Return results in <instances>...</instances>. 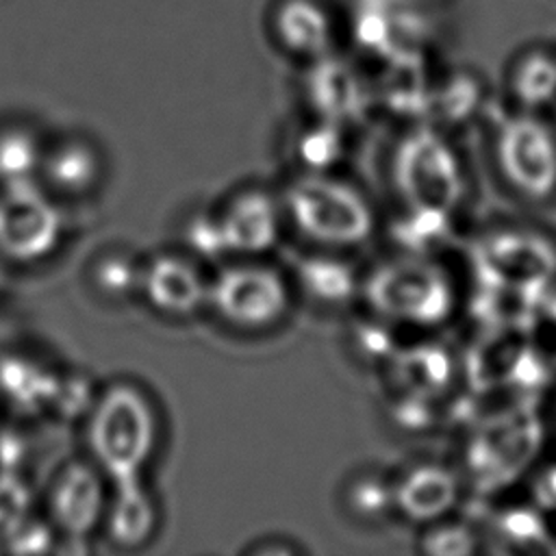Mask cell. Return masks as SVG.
I'll return each mask as SVG.
<instances>
[{
  "label": "cell",
  "instance_id": "obj_1",
  "mask_svg": "<svg viewBox=\"0 0 556 556\" xmlns=\"http://www.w3.org/2000/svg\"><path fill=\"white\" fill-rule=\"evenodd\" d=\"M489 163L500 185L521 202L556 198V126L545 113L508 109L489 130Z\"/></svg>",
  "mask_w": 556,
  "mask_h": 556
},
{
  "label": "cell",
  "instance_id": "obj_2",
  "mask_svg": "<svg viewBox=\"0 0 556 556\" xmlns=\"http://www.w3.org/2000/svg\"><path fill=\"white\" fill-rule=\"evenodd\" d=\"M87 437L96 467L113 486L137 484L156 441L154 410L137 387L113 384L96 400Z\"/></svg>",
  "mask_w": 556,
  "mask_h": 556
},
{
  "label": "cell",
  "instance_id": "obj_3",
  "mask_svg": "<svg viewBox=\"0 0 556 556\" xmlns=\"http://www.w3.org/2000/svg\"><path fill=\"white\" fill-rule=\"evenodd\" d=\"M363 291L378 317L419 328L443 324L454 308L447 271L424 254L406 252L378 265Z\"/></svg>",
  "mask_w": 556,
  "mask_h": 556
},
{
  "label": "cell",
  "instance_id": "obj_4",
  "mask_svg": "<svg viewBox=\"0 0 556 556\" xmlns=\"http://www.w3.org/2000/svg\"><path fill=\"white\" fill-rule=\"evenodd\" d=\"M391 178L406 208L452 213L465 198L463 159L437 126H419L395 146Z\"/></svg>",
  "mask_w": 556,
  "mask_h": 556
},
{
  "label": "cell",
  "instance_id": "obj_5",
  "mask_svg": "<svg viewBox=\"0 0 556 556\" xmlns=\"http://www.w3.org/2000/svg\"><path fill=\"white\" fill-rule=\"evenodd\" d=\"M285 204L295 228L321 245H361L374 230L369 202L352 185L321 172H308L293 180Z\"/></svg>",
  "mask_w": 556,
  "mask_h": 556
},
{
  "label": "cell",
  "instance_id": "obj_6",
  "mask_svg": "<svg viewBox=\"0 0 556 556\" xmlns=\"http://www.w3.org/2000/svg\"><path fill=\"white\" fill-rule=\"evenodd\" d=\"M476 265L482 278L543 293L556 282V239L526 224H497L476 243Z\"/></svg>",
  "mask_w": 556,
  "mask_h": 556
},
{
  "label": "cell",
  "instance_id": "obj_7",
  "mask_svg": "<svg viewBox=\"0 0 556 556\" xmlns=\"http://www.w3.org/2000/svg\"><path fill=\"white\" fill-rule=\"evenodd\" d=\"M543 441V426L528 404H519L491 419L471 437L465 465L482 489H495L523 471Z\"/></svg>",
  "mask_w": 556,
  "mask_h": 556
},
{
  "label": "cell",
  "instance_id": "obj_8",
  "mask_svg": "<svg viewBox=\"0 0 556 556\" xmlns=\"http://www.w3.org/2000/svg\"><path fill=\"white\" fill-rule=\"evenodd\" d=\"M63 235L56 204L33 178L0 182V256L35 263L54 252Z\"/></svg>",
  "mask_w": 556,
  "mask_h": 556
},
{
  "label": "cell",
  "instance_id": "obj_9",
  "mask_svg": "<svg viewBox=\"0 0 556 556\" xmlns=\"http://www.w3.org/2000/svg\"><path fill=\"white\" fill-rule=\"evenodd\" d=\"M208 304L217 315L245 330L276 324L289 304L285 276L263 263H235L208 282Z\"/></svg>",
  "mask_w": 556,
  "mask_h": 556
},
{
  "label": "cell",
  "instance_id": "obj_10",
  "mask_svg": "<svg viewBox=\"0 0 556 556\" xmlns=\"http://www.w3.org/2000/svg\"><path fill=\"white\" fill-rule=\"evenodd\" d=\"M104 473L89 463L65 465L48 493L50 526L70 541H85L104 519L109 495Z\"/></svg>",
  "mask_w": 556,
  "mask_h": 556
},
{
  "label": "cell",
  "instance_id": "obj_11",
  "mask_svg": "<svg viewBox=\"0 0 556 556\" xmlns=\"http://www.w3.org/2000/svg\"><path fill=\"white\" fill-rule=\"evenodd\" d=\"M265 22L271 41L306 63L330 54L339 37V15L328 0H271Z\"/></svg>",
  "mask_w": 556,
  "mask_h": 556
},
{
  "label": "cell",
  "instance_id": "obj_12",
  "mask_svg": "<svg viewBox=\"0 0 556 556\" xmlns=\"http://www.w3.org/2000/svg\"><path fill=\"white\" fill-rule=\"evenodd\" d=\"M532 321L484 326V332L465 354V378L476 391L506 387L515 365L532 345Z\"/></svg>",
  "mask_w": 556,
  "mask_h": 556
},
{
  "label": "cell",
  "instance_id": "obj_13",
  "mask_svg": "<svg viewBox=\"0 0 556 556\" xmlns=\"http://www.w3.org/2000/svg\"><path fill=\"white\" fill-rule=\"evenodd\" d=\"M502 87L510 109L545 113L556 106V43L528 41L513 50Z\"/></svg>",
  "mask_w": 556,
  "mask_h": 556
},
{
  "label": "cell",
  "instance_id": "obj_14",
  "mask_svg": "<svg viewBox=\"0 0 556 556\" xmlns=\"http://www.w3.org/2000/svg\"><path fill=\"white\" fill-rule=\"evenodd\" d=\"M226 252L252 256L271 250L280 235L276 202L258 189H248L230 198L217 215Z\"/></svg>",
  "mask_w": 556,
  "mask_h": 556
},
{
  "label": "cell",
  "instance_id": "obj_15",
  "mask_svg": "<svg viewBox=\"0 0 556 556\" xmlns=\"http://www.w3.org/2000/svg\"><path fill=\"white\" fill-rule=\"evenodd\" d=\"M141 289L154 308L174 317L191 315L208 302V282L198 267L172 254L156 256L143 267Z\"/></svg>",
  "mask_w": 556,
  "mask_h": 556
},
{
  "label": "cell",
  "instance_id": "obj_16",
  "mask_svg": "<svg viewBox=\"0 0 556 556\" xmlns=\"http://www.w3.org/2000/svg\"><path fill=\"white\" fill-rule=\"evenodd\" d=\"M460 497V480L443 465H417L393 486V506L410 521L443 519Z\"/></svg>",
  "mask_w": 556,
  "mask_h": 556
},
{
  "label": "cell",
  "instance_id": "obj_17",
  "mask_svg": "<svg viewBox=\"0 0 556 556\" xmlns=\"http://www.w3.org/2000/svg\"><path fill=\"white\" fill-rule=\"evenodd\" d=\"M391 358V369L400 389L424 397L443 393L456 374L452 354L439 343L410 345L408 350L395 352Z\"/></svg>",
  "mask_w": 556,
  "mask_h": 556
},
{
  "label": "cell",
  "instance_id": "obj_18",
  "mask_svg": "<svg viewBox=\"0 0 556 556\" xmlns=\"http://www.w3.org/2000/svg\"><path fill=\"white\" fill-rule=\"evenodd\" d=\"M102 521L115 545L137 547L154 532L156 508L141 482L113 486Z\"/></svg>",
  "mask_w": 556,
  "mask_h": 556
},
{
  "label": "cell",
  "instance_id": "obj_19",
  "mask_svg": "<svg viewBox=\"0 0 556 556\" xmlns=\"http://www.w3.org/2000/svg\"><path fill=\"white\" fill-rule=\"evenodd\" d=\"M41 169L46 180L59 193L78 195L96 185L100 176V159L89 143L72 139L41 156Z\"/></svg>",
  "mask_w": 556,
  "mask_h": 556
},
{
  "label": "cell",
  "instance_id": "obj_20",
  "mask_svg": "<svg viewBox=\"0 0 556 556\" xmlns=\"http://www.w3.org/2000/svg\"><path fill=\"white\" fill-rule=\"evenodd\" d=\"M484 102V83L471 72H458L445 78L441 87L428 91L426 113L437 128L458 126L471 122Z\"/></svg>",
  "mask_w": 556,
  "mask_h": 556
},
{
  "label": "cell",
  "instance_id": "obj_21",
  "mask_svg": "<svg viewBox=\"0 0 556 556\" xmlns=\"http://www.w3.org/2000/svg\"><path fill=\"white\" fill-rule=\"evenodd\" d=\"M311 67V96L315 106L330 117H339L354 109L358 102V83L350 67L337 63L332 52L308 63Z\"/></svg>",
  "mask_w": 556,
  "mask_h": 556
},
{
  "label": "cell",
  "instance_id": "obj_22",
  "mask_svg": "<svg viewBox=\"0 0 556 556\" xmlns=\"http://www.w3.org/2000/svg\"><path fill=\"white\" fill-rule=\"evenodd\" d=\"M298 282L313 300L326 304H341L356 291L352 269L328 256H308L298 263Z\"/></svg>",
  "mask_w": 556,
  "mask_h": 556
},
{
  "label": "cell",
  "instance_id": "obj_23",
  "mask_svg": "<svg viewBox=\"0 0 556 556\" xmlns=\"http://www.w3.org/2000/svg\"><path fill=\"white\" fill-rule=\"evenodd\" d=\"M493 528L504 552H556L554 539L534 508H508L495 517Z\"/></svg>",
  "mask_w": 556,
  "mask_h": 556
},
{
  "label": "cell",
  "instance_id": "obj_24",
  "mask_svg": "<svg viewBox=\"0 0 556 556\" xmlns=\"http://www.w3.org/2000/svg\"><path fill=\"white\" fill-rule=\"evenodd\" d=\"M447 224V213L406 208L402 219L395 224V237L406 248L408 254H426L437 241L445 237Z\"/></svg>",
  "mask_w": 556,
  "mask_h": 556
},
{
  "label": "cell",
  "instance_id": "obj_25",
  "mask_svg": "<svg viewBox=\"0 0 556 556\" xmlns=\"http://www.w3.org/2000/svg\"><path fill=\"white\" fill-rule=\"evenodd\" d=\"M41 152L26 130H7L0 135V182L26 180L41 165Z\"/></svg>",
  "mask_w": 556,
  "mask_h": 556
},
{
  "label": "cell",
  "instance_id": "obj_26",
  "mask_svg": "<svg viewBox=\"0 0 556 556\" xmlns=\"http://www.w3.org/2000/svg\"><path fill=\"white\" fill-rule=\"evenodd\" d=\"M480 549L478 534L465 523L432 521L421 534V552L430 556H467Z\"/></svg>",
  "mask_w": 556,
  "mask_h": 556
},
{
  "label": "cell",
  "instance_id": "obj_27",
  "mask_svg": "<svg viewBox=\"0 0 556 556\" xmlns=\"http://www.w3.org/2000/svg\"><path fill=\"white\" fill-rule=\"evenodd\" d=\"M33 517V497L22 478L0 469V541H7Z\"/></svg>",
  "mask_w": 556,
  "mask_h": 556
},
{
  "label": "cell",
  "instance_id": "obj_28",
  "mask_svg": "<svg viewBox=\"0 0 556 556\" xmlns=\"http://www.w3.org/2000/svg\"><path fill=\"white\" fill-rule=\"evenodd\" d=\"M341 154V141L334 128L319 126L308 130L300 141V159L308 165L311 172H324Z\"/></svg>",
  "mask_w": 556,
  "mask_h": 556
},
{
  "label": "cell",
  "instance_id": "obj_29",
  "mask_svg": "<svg viewBox=\"0 0 556 556\" xmlns=\"http://www.w3.org/2000/svg\"><path fill=\"white\" fill-rule=\"evenodd\" d=\"M143 267H135L126 256L102 258L96 267V285L113 295H124L132 289H141Z\"/></svg>",
  "mask_w": 556,
  "mask_h": 556
},
{
  "label": "cell",
  "instance_id": "obj_30",
  "mask_svg": "<svg viewBox=\"0 0 556 556\" xmlns=\"http://www.w3.org/2000/svg\"><path fill=\"white\" fill-rule=\"evenodd\" d=\"M350 504L358 515L378 517L393 508V486L376 476L358 478L350 489Z\"/></svg>",
  "mask_w": 556,
  "mask_h": 556
},
{
  "label": "cell",
  "instance_id": "obj_31",
  "mask_svg": "<svg viewBox=\"0 0 556 556\" xmlns=\"http://www.w3.org/2000/svg\"><path fill=\"white\" fill-rule=\"evenodd\" d=\"M189 245L200 254V256H222L226 254V245L219 232V224L217 217H195L189 224Z\"/></svg>",
  "mask_w": 556,
  "mask_h": 556
},
{
  "label": "cell",
  "instance_id": "obj_32",
  "mask_svg": "<svg viewBox=\"0 0 556 556\" xmlns=\"http://www.w3.org/2000/svg\"><path fill=\"white\" fill-rule=\"evenodd\" d=\"M52 526L35 519V515L22 523L4 543L11 552H46L52 541Z\"/></svg>",
  "mask_w": 556,
  "mask_h": 556
},
{
  "label": "cell",
  "instance_id": "obj_33",
  "mask_svg": "<svg viewBox=\"0 0 556 556\" xmlns=\"http://www.w3.org/2000/svg\"><path fill=\"white\" fill-rule=\"evenodd\" d=\"M356 348L358 352H363L369 358H387L395 354V345L393 339L384 332V328L374 326V324H365L356 328Z\"/></svg>",
  "mask_w": 556,
  "mask_h": 556
},
{
  "label": "cell",
  "instance_id": "obj_34",
  "mask_svg": "<svg viewBox=\"0 0 556 556\" xmlns=\"http://www.w3.org/2000/svg\"><path fill=\"white\" fill-rule=\"evenodd\" d=\"M534 495L543 506L556 508V463L549 465L534 484Z\"/></svg>",
  "mask_w": 556,
  "mask_h": 556
}]
</instances>
